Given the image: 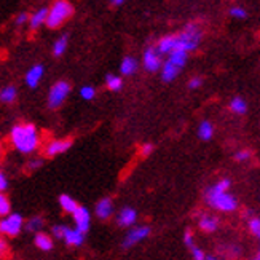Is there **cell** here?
Returning a JSON list of instances; mask_svg holds the SVG:
<instances>
[{
  "mask_svg": "<svg viewBox=\"0 0 260 260\" xmlns=\"http://www.w3.org/2000/svg\"><path fill=\"white\" fill-rule=\"evenodd\" d=\"M10 142L19 153L30 155L40 145V133L32 123H18L10 131Z\"/></svg>",
  "mask_w": 260,
  "mask_h": 260,
  "instance_id": "obj_1",
  "label": "cell"
},
{
  "mask_svg": "<svg viewBox=\"0 0 260 260\" xmlns=\"http://www.w3.org/2000/svg\"><path fill=\"white\" fill-rule=\"evenodd\" d=\"M230 184L229 179H222L206 190V203L211 208L222 212H232L238 208V200L229 191Z\"/></svg>",
  "mask_w": 260,
  "mask_h": 260,
  "instance_id": "obj_2",
  "label": "cell"
},
{
  "mask_svg": "<svg viewBox=\"0 0 260 260\" xmlns=\"http://www.w3.org/2000/svg\"><path fill=\"white\" fill-rule=\"evenodd\" d=\"M72 15H74V7L69 0H54L53 5L48 8V15H47L45 24L50 29H58Z\"/></svg>",
  "mask_w": 260,
  "mask_h": 260,
  "instance_id": "obj_3",
  "label": "cell"
},
{
  "mask_svg": "<svg viewBox=\"0 0 260 260\" xmlns=\"http://www.w3.org/2000/svg\"><path fill=\"white\" fill-rule=\"evenodd\" d=\"M201 37H203V32L200 26L195 24V22H191V24H188L182 32L176 34V50L185 51V53L193 51L198 48Z\"/></svg>",
  "mask_w": 260,
  "mask_h": 260,
  "instance_id": "obj_4",
  "label": "cell"
},
{
  "mask_svg": "<svg viewBox=\"0 0 260 260\" xmlns=\"http://www.w3.org/2000/svg\"><path fill=\"white\" fill-rule=\"evenodd\" d=\"M24 227V219L18 212H10L7 216L0 217V236L15 238Z\"/></svg>",
  "mask_w": 260,
  "mask_h": 260,
  "instance_id": "obj_5",
  "label": "cell"
},
{
  "mask_svg": "<svg viewBox=\"0 0 260 260\" xmlns=\"http://www.w3.org/2000/svg\"><path fill=\"white\" fill-rule=\"evenodd\" d=\"M71 94V83L66 80H58L48 91V107L58 109L64 104V101Z\"/></svg>",
  "mask_w": 260,
  "mask_h": 260,
  "instance_id": "obj_6",
  "label": "cell"
},
{
  "mask_svg": "<svg viewBox=\"0 0 260 260\" xmlns=\"http://www.w3.org/2000/svg\"><path fill=\"white\" fill-rule=\"evenodd\" d=\"M150 235V227H147V225H139V227H133L128 230L125 240H123L121 246L125 247V249H129V247L139 244L141 241H144L145 238H149Z\"/></svg>",
  "mask_w": 260,
  "mask_h": 260,
  "instance_id": "obj_7",
  "label": "cell"
},
{
  "mask_svg": "<svg viewBox=\"0 0 260 260\" xmlns=\"http://www.w3.org/2000/svg\"><path fill=\"white\" fill-rule=\"evenodd\" d=\"M72 219H74V225H75L74 229H77L80 233L86 235L89 227H91V212H89V209L78 205V208L72 214Z\"/></svg>",
  "mask_w": 260,
  "mask_h": 260,
  "instance_id": "obj_8",
  "label": "cell"
},
{
  "mask_svg": "<svg viewBox=\"0 0 260 260\" xmlns=\"http://www.w3.org/2000/svg\"><path fill=\"white\" fill-rule=\"evenodd\" d=\"M161 54L156 51L155 47H147L142 54V66L145 71L149 72H156L161 69Z\"/></svg>",
  "mask_w": 260,
  "mask_h": 260,
  "instance_id": "obj_9",
  "label": "cell"
},
{
  "mask_svg": "<svg viewBox=\"0 0 260 260\" xmlns=\"http://www.w3.org/2000/svg\"><path fill=\"white\" fill-rule=\"evenodd\" d=\"M72 147V139H53L45 147V155L47 156H58L67 152Z\"/></svg>",
  "mask_w": 260,
  "mask_h": 260,
  "instance_id": "obj_10",
  "label": "cell"
},
{
  "mask_svg": "<svg viewBox=\"0 0 260 260\" xmlns=\"http://www.w3.org/2000/svg\"><path fill=\"white\" fill-rule=\"evenodd\" d=\"M115 208H114V201L112 198L106 197V198H101L98 203H96V208H94V214L96 217L101 219V220H107L112 217V214H114Z\"/></svg>",
  "mask_w": 260,
  "mask_h": 260,
  "instance_id": "obj_11",
  "label": "cell"
},
{
  "mask_svg": "<svg viewBox=\"0 0 260 260\" xmlns=\"http://www.w3.org/2000/svg\"><path fill=\"white\" fill-rule=\"evenodd\" d=\"M138 220V212H136L134 208H129V206H125L121 208L120 212L117 214V223L120 225V227H133L134 222Z\"/></svg>",
  "mask_w": 260,
  "mask_h": 260,
  "instance_id": "obj_12",
  "label": "cell"
},
{
  "mask_svg": "<svg viewBox=\"0 0 260 260\" xmlns=\"http://www.w3.org/2000/svg\"><path fill=\"white\" fill-rule=\"evenodd\" d=\"M43 74H45V67L42 64H34L30 69L26 72V77H24V82L29 88H37L40 80L43 78Z\"/></svg>",
  "mask_w": 260,
  "mask_h": 260,
  "instance_id": "obj_13",
  "label": "cell"
},
{
  "mask_svg": "<svg viewBox=\"0 0 260 260\" xmlns=\"http://www.w3.org/2000/svg\"><path fill=\"white\" fill-rule=\"evenodd\" d=\"M62 241H64L67 246L78 247V246H82V244H83V241H85V235L80 233L77 229H71V227H67V225H66Z\"/></svg>",
  "mask_w": 260,
  "mask_h": 260,
  "instance_id": "obj_14",
  "label": "cell"
},
{
  "mask_svg": "<svg viewBox=\"0 0 260 260\" xmlns=\"http://www.w3.org/2000/svg\"><path fill=\"white\" fill-rule=\"evenodd\" d=\"M34 244H36V247H39L40 251L48 252L53 249L54 241H53V236H50L45 232H40V233H36V236H34Z\"/></svg>",
  "mask_w": 260,
  "mask_h": 260,
  "instance_id": "obj_15",
  "label": "cell"
},
{
  "mask_svg": "<svg viewBox=\"0 0 260 260\" xmlns=\"http://www.w3.org/2000/svg\"><path fill=\"white\" fill-rule=\"evenodd\" d=\"M198 225L203 232L206 233H212L219 229V219L216 216H212V214H203L198 220Z\"/></svg>",
  "mask_w": 260,
  "mask_h": 260,
  "instance_id": "obj_16",
  "label": "cell"
},
{
  "mask_svg": "<svg viewBox=\"0 0 260 260\" xmlns=\"http://www.w3.org/2000/svg\"><path fill=\"white\" fill-rule=\"evenodd\" d=\"M156 51L160 53L161 56L163 54H169L176 50V36H166V37H161L160 40L156 42L155 45Z\"/></svg>",
  "mask_w": 260,
  "mask_h": 260,
  "instance_id": "obj_17",
  "label": "cell"
},
{
  "mask_svg": "<svg viewBox=\"0 0 260 260\" xmlns=\"http://www.w3.org/2000/svg\"><path fill=\"white\" fill-rule=\"evenodd\" d=\"M180 67H177L176 64H173L171 61H165L163 64H161V78H163V82H166V83H169V82H173L174 78L180 74Z\"/></svg>",
  "mask_w": 260,
  "mask_h": 260,
  "instance_id": "obj_18",
  "label": "cell"
},
{
  "mask_svg": "<svg viewBox=\"0 0 260 260\" xmlns=\"http://www.w3.org/2000/svg\"><path fill=\"white\" fill-rule=\"evenodd\" d=\"M138 69H139L138 59L133 58V56H125V58H123V61L120 64V72H121V75H126V77L134 75L136 72H138Z\"/></svg>",
  "mask_w": 260,
  "mask_h": 260,
  "instance_id": "obj_19",
  "label": "cell"
},
{
  "mask_svg": "<svg viewBox=\"0 0 260 260\" xmlns=\"http://www.w3.org/2000/svg\"><path fill=\"white\" fill-rule=\"evenodd\" d=\"M47 15H48V8H39L36 13L29 16V26L32 30L39 29L42 24H45V21H47Z\"/></svg>",
  "mask_w": 260,
  "mask_h": 260,
  "instance_id": "obj_20",
  "label": "cell"
},
{
  "mask_svg": "<svg viewBox=\"0 0 260 260\" xmlns=\"http://www.w3.org/2000/svg\"><path fill=\"white\" fill-rule=\"evenodd\" d=\"M16 96H18V89L13 85H7V86H4L2 89H0V101H2L4 104L15 103Z\"/></svg>",
  "mask_w": 260,
  "mask_h": 260,
  "instance_id": "obj_21",
  "label": "cell"
},
{
  "mask_svg": "<svg viewBox=\"0 0 260 260\" xmlns=\"http://www.w3.org/2000/svg\"><path fill=\"white\" fill-rule=\"evenodd\" d=\"M59 206L66 214H71L72 216V214L75 212V209L78 208V203L71 195H61L59 197Z\"/></svg>",
  "mask_w": 260,
  "mask_h": 260,
  "instance_id": "obj_22",
  "label": "cell"
},
{
  "mask_svg": "<svg viewBox=\"0 0 260 260\" xmlns=\"http://www.w3.org/2000/svg\"><path fill=\"white\" fill-rule=\"evenodd\" d=\"M198 136H200V139H203V141H209L212 136H214V126H212V123L208 121V120H203L200 123V126H198Z\"/></svg>",
  "mask_w": 260,
  "mask_h": 260,
  "instance_id": "obj_23",
  "label": "cell"
},
{
  "mask_svg": "<svg viewBox=\"0 0 260 260\" xmlns=\"http://www.w3.org/2000/svg\"><path fill=\"white\" fill-rule=\"evenodd\" d=\"M187 58H188V53H185V51H179V50H176V51H173V53H169L168 54V61H171L173 64H176L177 67H182L185 66V62H187Z\"/></svg>",
  "mask_w": 260,
  "mask_h": 260,
  "instance_id": "obj_24",
  "label": "cell"
},
{
  "mask_svg": "<svg viewBox=\"0 0 260 260\" xmlns=\"http://www.w3.org/2000/svg\"><path fill=\"white\" fill-rule=\"evenodd\" d=\"M67 45H69V36H62L53 43V54L56 58H59V56H62L66 53Z\"/></svg>",
  "mask_w": 260,
  "mask_h": 260,
  "instance_id": "obj_25",
  "label": "cell"
},
{
  "mask_svg": "<svg viewBox=\"0 0 260 260\" xmlns=\"http://www.w3.org/2000/svg\"><path fill=\"white\" fill-rule=\"evenodd\" d=\"M106 86L110 89V91H120V89L123 88L121 77L114 75V74H107L106 75Z\"/></svg>",
  "mask_w": 260,
  "mask_h": 260,
  "instance_id": "obj_26",
  "label": "cell"
},
{
  "mask_svg": "<svg viewBox=\"0 0 260 260\" xmlns=\"http://www.w3.org/2000/svg\"><path fill=\"white\" fill-rule=\"evenodd\" d=\"M43 225H45L43 217H40V216H34V217H30V219L26 222V229H27L30 233H40L42 229H43Z\"/></svg>",
  "mask_w": 260,
  "mask_h": 260,
  "instance_id": "obj_27",
  "label": "cell"
},
{
  "mask_svg": "<svg viewBox=\"0 0 260 260\" xmlns=\"http://www.w3.org/2000/svg\"><path fill=\"white\" fill-rule=\"evenodd\" d=\"M230 109H232L233 114L243 115V114H246V110H247V104H246V101L243 98H233L232 103H230Z\"/></svg>",
  "mask_w": 260,
  "mask_h": 260,
  "instance_id": "obj_28",
  "label": "cell"
},
{
  "mask_svg": "<svg viewBox=\"0 0 260 260\" xmlns=\"http://www.w3.org/2000/svg\"><path fill=\"white\" fill-rule=\"evenodd\" d=\"M80 96H82V99H85V101H93V99L96 98V88L91 86V85H85V86H82V88H80Z\"/></svg>",
  "mask_w": 260,
  "mask_h": 260,
  "instance_id": "obj_29",
  "label": "cell"
},
{
  "mask_svg": "<svg viewBox=\"0 0 260 260\" xmlns=\"http://www.w3.org/2000/svg\"><path fill=\"white\" fill-rule=\"evenodd\" d=\"M11 212V205H10V200L4 195L0 193V217L7 216V214Z\"/></svg>",
  "mask_w": 260,
  "mask_h": 260,
  "instance_id": "obj_30",
  "label": "cell"
},
{
  "mask_svg": "<svg viewBox=\"0 0 260 260\" xmlns=\"http://www.w3.org/2000/svg\"><path fill=\"white\" fill-rule=\"evenodd\" d=\"M249 230L254 236H257V238H260V219L258 217H252L249 220Z\"/></svg>",
  "mask_w": 260,
  "mask_h": 260,
  "instance_id": "obj_31",
  "label": "cell"
},
{
  "mask_svg": "<svg viewBox=\"0 0 260 260\" xmlns=\"http://www.w3.org/2000/svg\"><path fill=\"white\" fill-rule=\"evenodd\" d=\"M64 229H66V225L62 223H56L51 227V235L54 236V238H58V240H62V236H64Z\"/></svg>",
  "mask_w": 260,
  "mask_h": 260,
  "instance_id": "obj_32",
  "label": "cell"
},
{
  "mask_svg": "<svg viewBox=\"0 0 260 260\" xmlns=\"http://www.w3.org/2000/svg\"><path fill=\"white\" fill-rule=\"evenodd\" d=\"M26 22H29V13H26V11H21V13H18L15 16V24L16 26H24Z\"/></svg>",
  "mask_w": 260,
  "mask_h": 260,
  "instance_id": "obj_33",
  "label": "cell"
},
{
  "mask_svg": "<svg viewBox=\"0 0 260 260\" xmlns=\"http://www.w3.org/2000/svg\"><path fill=\"white\" fill-rule=\"evenodd\" d=\"M190 251H191V257H193V260H205V257H206L205 251L200 249L198 246H193Z\"/></svg>",
  "mask_w": 260,
  "mask_h": 260,
  "instance_id": "obj_34",
  "label": "cell"
},
{
  "mask_svg": "<svg viewBox=\"0 0 260 260\" xmlns=\"http://www.w3.org/2000/svg\"><path fill=\"white\" fill-rule=\"evenodd\" d=\"M184 243H185L187 247H190V249L195 246V238H193V233H191V230H185V233H184Z\"/></svg>",
  "mask_w": 260,
  "mask_h": 260,
  "instance_id": "obj_35",
  "label": "cell"
},
{
  "mask_svg": "<svg viewBox=\"0 0 260 260\" xmlns=\"http://www.w3.org/2000/svg\"><path fill=\"white\" fill-rule=\"evenodd\" d=\"M251 155H252L251 150H240V152L235 153V160L236 161H246V160H249Z\"/></svg>",
  "mask_w": 260,
  "mask_h": 260,
  "instance_id": "obj_36",
  "label": "cell"
},
{
  "mask_svg": "<svg viewBox=\"0 0 260 260\" xmlns=\"http://www.w3.org/2000/svg\"><path fill=\"white\" fill-rule=\"evenodd\" d=\"M152 152H153V145L152 144H144V145H141V149H139V155L144 156V158L152 155Z\"/></svg>",
  "mask_w": 260,
  "mask_h": 260,
  "instance_id": "obj_37",
  "label": "cell"
},
{
  "mask_svg": "<svg viewBox=\"0 0 260 260\" xmlns=\"http://www.w3.org/2000/svg\"><path fill=\"white\" fill-rule=\"evenodd\" d=\"M230 15H232L233 18L243 19V18H246V11H244V8H241V7H235V8L230 10Z\"/></svg>",
  "mask_w": 260,
  "mask_h": 260,
  "instance_id": "obj_38",
  "label": "cell"
},
{
  "mask_svg": "<svg viewBox=\"0 0 260 260\" xmlns=\"http://www.w3.org/2000/svg\"><path fill=\"white\" fill-rule=\"evenodd\" d=\"M8 254V243L5 241L4 236H0V258H4Z\"/></svg>",
  "mask_w": 260,
  "mask_h": 260,
  "instance_id": "obj_39",
  "label": "cell"
},
{
  "mask_svg": "<svg viewBox=\"0 0 260 260\" xmlns=\"http://www.w3.org/2000/svg\"><path fill=\"white\" fill-rule=\"evenodd\" d=\"M203 85V78L201 77H193V78H190V82H188V88L190 89H197Z\"/></svg>",
  "mask_w": 260,
  "mask_h": 260,
  "instance_id": "obj_40",
  "label": "cell"
},
{
  "mask_svg": "<svg viewBox=\"0 0 260 260\" xmlns=\"http://www.w3.org/2000/svg\"><path fill=\"white\" fill-rule=\"evenodd\" d=\"M7 188H8V177L0 171V193H4Z\"/></svg>",
  "mask_w": 260,
  "mask_h": 260,
  "instance_id": "obj_41",
  "label": "cell"
},
{
  "mask_svg": "<svg viewBox=\"0 0 260 260\" xmlns=\"http://www.w3.org/2000/svg\"><path fill=\"white\" fill-rule=\"evenodd\" d=\"M40 166H42V160H30L27 163V171H36V169Z\"/></svg>",
  "mask_w": 260,
  "mask_h": 260,
  "instance_id": "obj_42",
  "label": "cell"
},
{
  "mask_svg": "<svg viewBox=\"0 0 260 260\" xmlns=\"http://www.w3.org/2000/svg\"><path fill=\"white\" fill-rule=\"evenodd\" d=\"M110 4L114 5V7H120V5L125 4V0H110Z\"/></svg>",
  "mask_w": 260,
  "mask_h": 260,
  "instance_id": "obj_43",
  "label": "cell"
},
{
  "mask_svg": "<svg viewBox=\"0 0 260 260\" xmlns=\"http://www.w3.org/2000/svg\"><path fill=\"white\" fill-rule=\"evenodd\" d=\"M205 260H222V258H219V257H216V255H206Z\"/></svg>",
  "mask_w": 260,
  "mask_h": 260,
  "instance_id": "obj_44",
  "label": "cell"
},
{
  "mask_svg": "<svg viewBox=\"0 0 260 260\" xmlns=\"http://www.w3.org/2000/svg\"><path fill=\"white\" fill-rule=\"evenodd\" d=\"M254 260H260V254H257V255L254 257Z\"/></svg>",
  "mask_w": 260,
  "mask_h": 260,
  "instance_id": "obj_45",
  "label": "cell"
},
{
  "mask_svg": "<svg viewBox=\"0 0 260 260\" xmlns=\"http://www.w3.org/2000/svg\"><path fill=\"white\" fill-rule=\"evenodd\" d=\"M0 149H2V145H0Z\"/></svg>",
  "mask_w": 260,
  "mask_h": 260,
  "instance_id": "obj_46",
  "label": "cell"
},
{
  "mask_svg": "<svg viewBox=\"0 0 260 260\" xmlns=\"http://www.w3.org/2000/svg\"><path fill=\"white\" fill-rule=\"evenodd\" d=\"M258 254H260V251H258Z\"/></svg>",
  "mask_w": 260,
  "mask_h": 260,
  "instance_id": "obj_47",
  "label": "cell"
}]
</instances>
